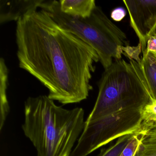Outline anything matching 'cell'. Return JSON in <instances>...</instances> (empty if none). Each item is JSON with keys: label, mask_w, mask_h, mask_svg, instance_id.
Here are the masks:
<instances>
[{"label": "cell", "mask_w": 156, "mask_h": 156, "mask_svg": "<svg viewBox=\"0 0 156 156\" xmlns=\"http://www.w3.org/2000/svg\"><path fill=\"white\" fill-rule=\"evenodd\" d=\"M15 36L19 66L48 89L49 98L64 105L87 98L99 61L93 48L43 9L20 18Z\"/></svg>", "instance_id": "cell-1"}, {"label": "cell", "mask_w": 156, "mask_h": 156, "mask_svg": "<svg viewBox=\"0 0 156 156\" xmlns=\"http://www.w3.org/2000/svg\"><path fill=\"white\" fill-rule=\"evenodd\" d=\"M24 113L23 130L37 156H70L85 125L83 108L66 109L39 95L27 98Z\"/></svg>", "instance_id": "cell-2"}, {"label": "cell", "mask_w": 156, "mask_h": 156, "mask_svg": "<svg viewBox=\"0 0 156 156\" xmlns=\"http://www.w3.org/2000/svg\"><path fill=\"white\" fill-rule=\"evenodd\" d=\"M93 110L85 122L126 109H142L153 101L140 64L115 60L102 74Z\"/></svg>", "instance_id": "cell-3"}, {"label": "cell", "mask_w": 156, "mask_h": 156, "mask_svg": "<svg viewBox=\"0 0 156 156\" xmlns=\"http://www.w3.org/2000/svg\"><path fill=\"white\" fill-rule=\"evenodd\" d=\"M41 8L48 12L62 28L93 48L105 70L113 64L114 59L121 60L124 48L129 45L125 33L109 20L99 6L87 18L63 13L59 1L56 0H44Z\"/></svg>", "instance_id": "cell-4"}, {"label": "cell", "mask_w": 156, "mask_h": 156, "mask_svg": "<svg viewBox=\"0 0 156 156\" xmlns=\"http://www.w3.org/2000/svg\"><path fill=\"white\" fill-rule=\"evenodd\" d=\"M142 109H126L85 122L70 156H87L114 140L133 134L143 123Z\"/></svg>", "instance_id": "cell-5"}, {"label": "cell", "mask_w": 156, "mask_h": 156, "mask_svg": "<svg viewBox=\"0 0 156 156\" xmlns=\"http://www.w3.org/2000/svg\"><path fill=\"white\" fill-rule=\"evenodd\" d=\"M127 9L131 27L139 40L142 55L148 39L156 25V0L123 1Z\"/></svg>", "instance_id": "cell-6"}, {"label": "cell", "mask_w": 156, "mask_h": 156, "mask_svg": "<svg viewBox=\"0 0 156 156\" xmlns=\"http://www.w3.org/2000/svg\"><path fill=\"white\" fill-rule=\"evenodd\" d=\"M43 0L0 1V23L16 22L21 17L41 8Z\"/></svg>", "instance_id": "cell-7"}, {"label": "cell", "mask_w": 156, "mask_h": 156, "mask_svg": "<svg viewBox=\"0 0 156 156\" xmlns=\"http://www.w3.org/2000/svg\"><path fill=\"white\" fill-rule=\"evenodd\" d=\"M140 133V142L133 156H156V123L143 121Z\"/></svg>", "instance_id": "cell-8"}, {"label": "cell", "mask_w": 156, "mask_h": 156, "mask_svg": "<svg viewBox=\"0 0 156 156\" xmlns=\"http://www.w3.org/2000/svg\"><path fill=\"white\" fill-rule=\"evenodd\" d=\"M59 2L62 12L81 18L90 17L97 6L94 0H61Z\"/></svg>", "instance_id": "cell-9"}, {"label": "cell", "mask_w": 156, "mask_h": 156, "mask_svg": "<svg viewBox=\"0 0 156 156\" xmlns=\"http://www.w3.org/2000/svg\"><path fill=\"white\" fill-rule=\"evenodd\" d=\"M9 73L5 60L1 57L0 59V129L1 130L10 110L7 94Z\"/></svg>", "instance_id": "cell-10"}, {"label": "cell", "mask_w": 156, "mask_h": 156, "mask_svg": "<svg viewBox=\"0 0 156 156\" xmlns=\"http://www.w3.org/2000/svg\"><path fill=\"white\" fill-rule=\"evenodd\" d=\"M153 101H156V56L151 53L142 55L140 63ZM152 101V102H153Z\"/></svg>", "instance_id": "cell-11"}, {"label": "cell", "mask_w": 156, "mask_h": 156, "mask_svg": "<svg viewBox=\"0 0 156 156\" xmlns=\"http://www.w3.org/2000/svg\"><path fill=\"white\" fill-rule=\"evenodd\" d=\"M133 134L126 135L118 139L115 144L101 152L99 156H119L131 139Z\"/></svg>", "instance_id": "cell-12"}, {"label": "cell", "mask_w": 156, "mask_h": 156, "mask_svg": "<svg viewBox=\"0 0 156 156\" xmlns=\"http://www.w3.org/2000/svg\"><path fill=\"white\" fill-rule=\"evenodd\" d=\"M140 129L133 134L131 139L119 156H134L140 141Z\"/></svg>", "instance_id": "cell-13"}, {"label": "cell", "mask_w": 156, "mask_h": 156, "mask_svg": "<svg viewBox=\"0 0 156 156\" xmlns=\"http://www.w3.org/2000/svg\"><path fill=\"white\" fill-rule=\"evenodd\" d=\"M143 122H153L156 120V101L151 102L142 110Z\"/></svg>", "instance_id": "cell-14"}, {"label": "cell", "mask_w": 156, "mask_h": 156, "mask_svg": "<svg viewBox=\"0 0 156 156\" xmlns=\"http://www.w3.org/2000/svg\"><path fill=\"white\" fill-rule=\"evenodd\" d=\"M147 53H151L156 56V36L151 35L148 39L146 51L144 54Z\"/></svg>", "instance_id": "cell-15"}, {"label": "cell", "mask_w": 156, "mask_h": 156, "mask_svg": "<svg viewBox=\"0 0 156 156\" xmlns=\"http://www.w3.org/2000/svg\"><path fill=\"white\" fill-rule=\"evenodd\" d=\"M126 12L125 9L122 8H117L114 9L111 13V18L115 21L119 22L122 20L125 16Z\"/></svg>", "instance_id": "cell-16"}, {"label": "cell", "mask_w": 156, "mask_h": 156, "mask_svg": "<svg viewBox=\"0 0 156 156\" xmlns=\"http://www.w3.org/2000/svg\"><path fill=\"white\" fill-rule=\"evenodd\" d=\"M151 35H155V36H156V25L155 28H154L152 33H151Z\"/></svg>", "instance_id": "cell-17"}, {"label": "cell", "mask_w": 156, "mask_h": 156, "mask_svg": "<svg viewBox=\"0 0 156 156\" xmlns=\"http://www.w3.org/2000/svg\"><path fill=\"white\" fill-rule=\"evenodd\" d=\"M153 122H154V123H156V121H153Z\"/></svg>", "instance_id": "cell-18"}]
</instances>
